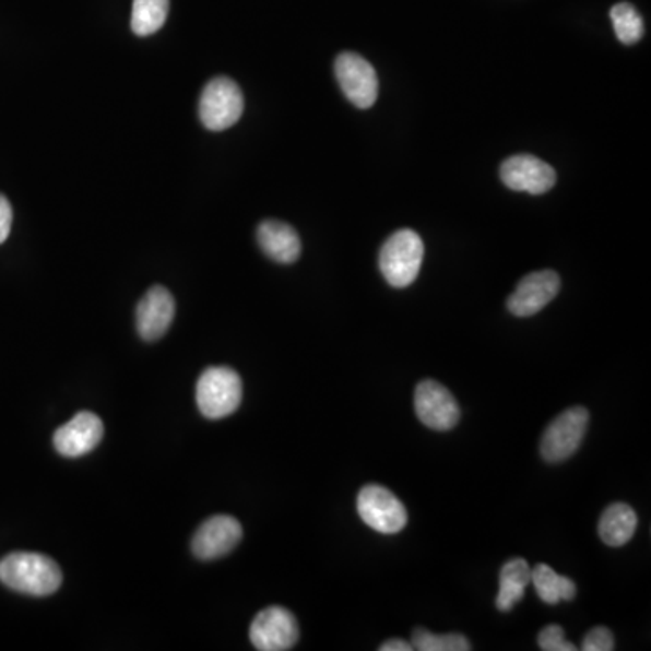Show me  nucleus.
<instances>
[{
	"label": "nucleus",
	"instance_id": "nucleus-6",
	"mask_svg": "<svg viewBox=\"0 0 651 651\" xmlns=\"http://www.w3.org/2000/svg\"><path fill=\"white\" fill-rule=\"evenodd\" d=\"M357 510L369 529L382 534H396L407 525L404 504L382 485H366L358 493Z\"/></svg>",
	"mask_w": 651,
	"mask_h": 651
},
{
	"label": "nucleus",
	"instance_id": "nucleus-23",
	"mask_svg": "<svg viewBox=\"0 0 651 651\" xmlns=\"http://www.w3.org/2000/svg\"><path fill=\"white\" fill-rule=\"evenodd\" d=\"M615 648L614 634L606 628V626H595L584 636L583 647L584 651H612Z\"/></svg>",
	"mask_w": 651,
	"mask_h": 651
},
{
	"label": "nucleus",
	"instance_id": "nucleus-18",
	"mask_svg": "<svg viewBox=\"0 0 651 651\" xmlns=\"http://www.w3.org/2000/svg\"><path fill=\"white\" fill-rule=\"evenodd\" d=\"M531 583L536 589L537 597L546 604L572 601L576 597V583L572 579L559 576L554 568L543 565V563L536 568H532Z\"/></svg>",
	"mask_w": 651,
	"mask_h": 651
},
{
	"label": "nucleus",
	"instance_id": "nucleus-17",
	"mask_svg": "<svg viewBox=\"0 0 651 651\" xmlns=\"http://www.w3.org/2000/svg\"><path fill=\"white\" fill-rule=\"evenodd\" d=\"M636 510L630 505L612 504L599 520V537L608 546H623L637 531Z\"/></svg>",
	"mask_w": 651,
	"mask_h": 651
},
{
	"label": "nucleus",
	"instance_id": "nucleus-25",
	"mask_svg": "<svg viewBox=\"0 0 651 651\" xmlns=\"http://www.w3.org/2000/svg\"><path fill=\"white\" fill-rule=\"evenodd\" d=\"M380 651H411L413 650V644L410 642L402 641V639H391V641H386L380 644Z\"/></svg>",
	"mask_w": 651,
	"mask_h": 651
},
{
	"label": "nucleus",
	"instance_id": "nucleus-2",
	"mask_svg": "<svg viewBox=\"0 0 651 651\" xmlns=\"http://www.w3.org/2000/svg\"><path fill=\"white\" fill-rule=\"evenodd\" d=\"M241 400L242 382L236 369L214 366L201 374L196 386V402L201 415L220 421L236 413Z\"/></svg>",
	"mask_w": 651,
	"mask_h": 651
},
{
	"label": "nucleus",
	"instance_id": "nucleus-14",
	"mask_svg": "<svg viewBox=\"0 0 651 651\" xmlns=\"http://www.w3.org/2000/svg\"><path fill=\"white\" fill-rule=\"evenodd\" d=\"M174 316H176V303L173 294L163 286H154L138 303V333L143 341H158L173 324Z\"/></svg>",
	"mask_w": 651,
	"mask_h": 651
},
{
	"label": "nucleus",
	"instance_id": "nucleus-21",
	"mask_svg": "<svg viewBox=\"0 0 651 651\" xmlns=\"http://www.w3.org/2000/svg\"><path fill=\"white\" fill-rule=\"evenodd\" d=\"M413 650L418 651H469L473 644L462 634H449V636H435L424 628L413 630Z\"/></svg>",
	"mask_w": 651,
	"mask_h": 651
},
{
	"label": "nucleus",
	"instance_id": "nucleus-7",
	"mask_svg": "<svg viewBox=\"0 0 651 651\" xmlns=\"http://www.w3.org/2000/svg\"><path fill=\"white\" fill-rule=\"evenodd\" d=\"M336 82L347 100L358 109L374 107L379 96V79L374 66L357 54H342L335 62Z\"/></svg>",
	"mask_w": 651,
	"mask_h": 651
},
{
	"label": "nucleus",
	"instance_id": "nucleus-5",
	"mask_svg": "<svg viewBox=\"0 0 651 651\" xmlns=\"http://www.w3.org/2000/svg\"><path fill=\"white\" fill-rule=\"evenodd\" d=\"M245 109L241 90L228 76H217L205 85L200 98V118L209 131H225L237 123Z\"/></svg>",
	"mask_w": 651,
	"mask_h": 651
},
{
	"label": "nucleus",
	"instance_id": "nucleus-20",
	"mask_svg": "<svg viewBox=\"0 0 651 651\" xmlns=\"http://www.w3.org/2000/svg\"><path fill=\"white\" fill-rule=\"evenodd\" d=\"M609 19L614 24L615 35L626 46L639 43L642 35H644V24H642L641 15L628 2L615 4L609 11Z\"/></svg>",
	"mask_w": 651,
	"mask_h": 651
},
{
	"label": "nucleus",
	"instance_id": "nucleus-1",
	"mask_svg": "<svg viewBox=\"0 0 651 651\" xmlns=\"http://www.w3.org/2000/svg\"><path fill=\"white\" fill-rule=\"evenodd\" d=\"M0 581L19 594L46 597L60 589L62 570L49 556L13 552L0 561Z\"/></svg>",
	"mask_w": 651,
	"mask_h": 651
},
{
	"label": "nucleus",
	"instance_id": "nucleus-10",
	"mask_svg": "<svg viewBox=\"0 0 651 651\" xmlns=\"http://www.w3.org/2000/svg\"><path fill=\"white\" fill-rule=\"evenodd\" d=\"M499 176L510 190L529 192V194H545L556 185V170L531 154H518L505 159L499 168Z\"/></svg>",
	"mask_w": 651,
	"mask_h": 651
},
{
	"label": "nucleus",
	"instance_id": "nucleus-3",
	"mask_svg": "<svg viewBox=\"0 0 651 651\" xmlns=\"http://www.w3.org/2000/svg\"><path fill=\"white\" fill-rule=\"evenodd\" d=\"M424 261V241L413 230L394 232L380 250L379 267L383 279L394 288L415 283Z\"/></svg>",
	"mask_w": 651,
	"mask_h": 651
},
{
	"label": "nucleus",
	"instance_id": "nucleus-11",
	"mask_svg": "<svg viewBox=\"0 0 651 651\" xmlns=\"http://www.w3.org/2000/svg\"><path fill=\"white\" fill-rule=\"evenodd\" d=\"M241 523L232 516H212L192 537V552L203 561H212L230 554L241 542Z\"/></svg>",
	"mask_w": 651,
	"mask_h": 651
},
{
	"label": "nucleus",
	"instance_id": "nucleus-16",
	"mask_svg": "<svg viewBox=\"0 0 651 651\" xmlns=\"http://www.w3.org/2000/svg\"><path fill=\"white\" fill-rule=\"evenodd\" d=\"M531 583V568L521 557H514L505 563L499 572V592L496 597V608L499 612H510L525 595L526 587Z\"/></svg>",
	"mask_w": 651,
	"mask_h": 651
},
{
	"label": "nucleus",
	"instance_id": "nucleus-9",
	"mask_svg": "<svg viewBox=\"0 0 651 651\" xmlns=\"http://www.w3.org/2000/svg\"><path fill=\"white\" fill-rule=\"evenodd\" d=\"M415 411L418 421L435 431H449L460 421L457 399L436 380H422L416 386Z\"/></svg>",
	"mask_w": 651,
	"mask_h": 651
},
{
	"label": "nucleus",
	"instance_id": "nucleus-15",
	"mask_svg": "<svg viewBox=\"0 0 651 651\" xmlns=\"http://www.w3.org/2000/svg\"><path fill=\"white\" fill-rule=\"evenodd\" d=\"M258 242L261 250L275 263L292 264L299 259V236L283 221H263L258 228Z\"/></svg>",
	"mask_w": 651,
	"mask_h": 651
},
{
	"label": "nucleus",
	"instance_id": "nucleus-19",
	"mask_svg": "<svg viewBox=\"0 0 651 651\" xmlns=\"http://www.w3.org/2000/svg\"><path fill=\"white\" fill-rule=\"evenodd\" d=\"M168 0H132V32L149 37L162 29L167 21Z\"/></svg>",
	"mask_w": 651,
	"mask_h": 651
},
{
	"label": "nucleus",
	"instance_id": "nucleus-22",
	"mask_svg": "<svg viewBox=\"0 0 651 651\" xmlns=\"http://www.w3.org/2000/svg\"><path fill=\"white\" fill-rule=\"evenodd\" d=\"M537 644L543 651H576L578 648L573 647L572 642L565 639V631L561 626L551 625L545 626L540 636H537Z\"/></svg>",
	"mask_w": 651,
	"mask_h": 651
},
{
	"label": "nucleus",
	"instance_id": "nucleus-4",
	"mask_svg": "<svg viewBox=\"0 0 651 651\" xmlns=\"http://www.w3.org/2000/svg\"><path fill=\"white\" fill-rule=\"evenodd\" d=\"M590 415L584 407H570L548 424L542 436V457L545 462L559 463L578 452L589 429Z\"/></svg>",
	"mask_w": 651,
	"mask_h": 651
},
{
	"label": "nucleus",
	"instance_id": "nucleus-8",
	"mask_svg": "<svg viewBox=\"0 0 651 651\" xmlns=\"http://www.w3.org/2000/svg\"><path fill=\"white\" fill-rule=\"evenodd\" d=\"M250 641L259 651H286L299 641V626L294 614L283 606L259 612L250 626Z\"/></svg>",
	"mask_w": 651,
	"mask_h": 651
},
{
	"label": "nucleus",
	"instance_id": "nucleus-13",
	"mask_svg": "<svg viewBox=\"0 0 651 651\" xmlns=\"http://www.w3.org/2000/svg\"><path fill=\"white\" fill-rule=\"evenodd\" d=\"M104 438V422L100 416L90 411H80L76 415L58 427L54 436L55 449L62 457L80 458L93 451Z\"/></svg>",
	"mask_w": 651,
	"mask_h": 651
},
{
	"label": "nucleus",
	"instance_id": "nucleus-12",
	"mask_svg": "<svg viewBox=\"0 0 651 651\" xmlns=\"http://www.w3.org/2000/svg\"><path fill=\"white\" fill-rule=\"evenodd\" d=\"M561 288V279L552 270L529 273L521 279L514 294L507 300V308L516 317L536 316L551 303Z\"/></svg>",
	"mask_w": 651,
	"mask_h": 651
},
{
	"label": "nucleus",
	"instance_id": "nucleus-24",
	"mask_svg": "<svg viewBox=\"0 0 651 651\" xmlns=\"http://www.w3.org/2000/svg\"><path fill=\"white\" fill-rule=\"evenodd\" d=\"M13 223V211H11L10 201L0 194V245L8 239Z\"/></svg>",
	"mask_w": 651,
	"mask_h": 651
}]
</instances>
